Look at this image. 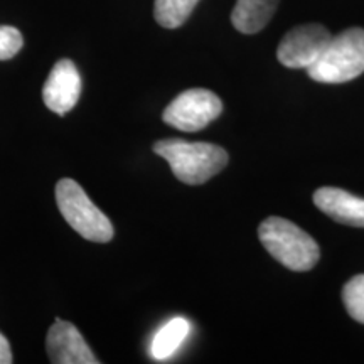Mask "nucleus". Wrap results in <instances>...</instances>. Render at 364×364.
Returning a JSON list of instances; mask_svg holds the SVG:
<instances>
[{"label": "nucleus", "instance_id": "f257e3e1", "mask_svg": "<svg viewBox=\"0 0 364 364\" xmlns=\"http://www.w3.org/2000/svg\"><path fill=\"white\" fill-rule=\"evenodd\" d=\"M154 152L169 162L172 174L184 184L198 186L225 169L228 152L220 145L188 142L181 139L159 140Z\"/></svg>", "mask_w": 364, "mask_h": 364}, {"label": "nucleus", "instance_id": "f03ea898", "mask_svg": "<svg viewBox=\"0 0 364 364\" xmlns=\"http://www.w3.org/2000/svg\"><path fill=\"white\" fill-rule=\"evenodd\" d=\"M258 235L267 252L294 272L312 270L321 257L316 240L284 218H268L260 225Z\"/></svg>", "mask_w": 364, "mask_h": 364}, {"label": "nucleus", "instance_id": "7ed1b4c3", "mask_svg": "<svg viewBox=\"0 0 364 364\" xmlns=\"http://www.w3.org/2000/svg\"><path fill=\"white\" fill-rule=\"evenodd\" d=\"M314 81L327 85L346 83L364 73V29L353 27L332 36L317 61L307 68Z\"/></svg>", "mask_w": 364, "mask_h": 364}, {"label": "nucleus", "instance_id": "20e7f679", "mask_svg": "<svg viewBox=\"0 0 364 364\" xmlns=\"http://www.w3.org/2000/svg\"><path fill=\"white\" fill-rule=\"evenodd\" d=\"M56 203L68 225L85 240L108 243L113 238L110 220L91 203L76 181L61 179L56 186Z\"/></svg>", "mask_w": 364, "mask_h": 364}, {"label": "nucleus", "instance_id": "39448f33", "mask_svg": "<svg viewBox=\"0 0 364 364\" xmlns=\"http://www.w3.org/2000/svg\"><path fill=\"white\" fill-rule=\"evenodd\" d=\"M223 112V103L218 95L204 88L182 91L162 113L167 125L182 132H198L216 120Z\"/></svg>", "mask_w": 364, "mask_h": 364}, {"label": "nucleus", "instance_id": "423d86ee", "mask_svg": "<svg viewBox=\"0 0 364 364\" xmlns=\"http://www.w3.org/2000/svg\"><path fill=\"white\" fill-rule=\"evenodd\" d=\"M332 34L321 24H304L285 34L279 46V61L292 70H307L317 61Z\"/></svg>", "mask_w": 364, "mask_h": 364}, {"label": "nucleus", "instance_id": "0eeeda50", "mask_svg": "<svg viewBox=\"0 0 364 364\" xmlns=\"http://www.w3.org/2000/svg\"><path fill=\"white\" fill-rule=\"evenodd\" d=\"M81 95V76L70 59L58 61L49 73L43 88V100L49 110L66 115L75 108Z\"/></svg>", "mask_w": 364, "mask_h": 364}, {"label": "nucleus", "instance_id": "6e6552de", "mask_svg": "<svg viewBox=\"0 0 364 364\" xmlns=\"http://www.w3.org/2000/svg\"><path fill=\"white\" fill-rule=\"evenodd\" d=\"M49 361L54 364H98L83 336L71 322L56 318L46 339Z\"/></svg>", "mask_w": 364, "mask_h": 364}, {"label": "nucleus", "instance_id": "1a4fd4ad", "mask_svg": "<svg viewBox=\"0 0 364 364\" xmlns=\"http://www.w3.org/2000/svg\"><path fill=\"white\" fill-rule=\"evenodd\" d=\"M314 204L334 221L364 228V199L339 188H321L314 194Z\"/></svg>", "mask_w": 364, "mask_h": 364}, {"label": "nucleus", "instance_id": "9d476101", "mask_svg": "<svg viewBox=\"0 0 364 364\" xmlns=\"http://www.w3.org/2000/svg\"><path fill=\"white\" fill-rule=\"evenodd\" d=\"M279 6V0H238L231 12L235 29L243 34H257L265 27Z\"/></svg>", "mask_w": 364, "mask_h": 364}, {"label": "nucleus", "instance_id": "9b49d317", "mask_svg": "<svg viewBox=\"0 0 364 364\" xmlns=\"http://www.w3.org/2000/svg\"><path fill=\"white\" fill-rule=\"evenodd\" d=\"M189 332L191 324L188 318L176 317L167 322V324L157 332L156 338L152 341V346H150V353H152L154 359L164 361V359L171 358L172 354L181 348V344L188 339Z\"/></svg>", "mask_w": 364, "mask_h": 364}, {"label": "nucleus", "instance_id": "f8f14e48", "mask_svg": "<svg viewBox=\"0 0 364 364\" xmlns=\"http://www.w3.org/2000/svg\"><path fill=\"white\" fill-rule=\"evenodd\" d=\"M198 2L199 0H156L154 16L157 24L166 29H177L189 19Z\"/></svg>", "mask_w": 364, "mask_h": 364}, {"label": "nucleus", "instance_id": "ddd939ff", "mask_svg": "<svg viewBox=\"0 0 364 364\" xmlns=\"http://www.w3.org/2000/svg\"><path fill=\"white\" fill-rule=\"evenodd\" d=\"M343 300L349 316L364 324V275L353 277L344 285Z\"/></svg>", "mask_w": 364, "mask_h": 364}, {"label": "nucleus", "instance_id": "4468645a", "mask_svg": "<svg viewBox=\"0 0 364 364\" xmlns=\"http://www.w3.org/2000/svg\"><path fill=\"white\" fill-rule=\"evenodd\" d=\"M24 39L19 29L12 26H0V61L12 59L22 49Z\"/></svg>", "mask_w": 364, "mask_h": 364}, {"label": "nucleus", "instance_id": "2eb2a0df", "mask_svg": "<svg viewBox=\"0 0 364 364\" xmlns=\"http://www.w3.org/2000/svg\"><path fill=\"white\" fill-rule=\"evenodd\" d=\"M14 361L11 344L6 339V336L0 334V364H11Z\"/></svg>", "mask_w": 364, "mask_h": 364}]
</instances>
